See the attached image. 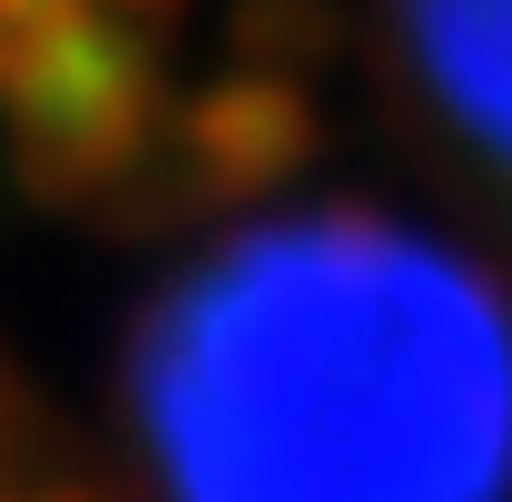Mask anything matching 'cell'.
Returning <instances> with one entry per match:
<instances>
[{
  "label": "cell",
  "mask_w": 512,
  "mask_h": 502,
  "mask_svg": "<svg viewBox=\"0 0 512 502\" xmlns=\"http://www.w3.org/2000/svg\"><path fill=\"white\" fill-rule=\"evenodd\" d=\"M394 20L424 109L512 197V0H394Z\"/></svg>",
  "instance_id": "cell-3"
},
{
  "label": "cell",
  "mask_w": 512,
  "mask_h": 502,
  "mask_svg": "<svg viewBox=\"0 0 512 502\" xmlns=\"http://www.w3.org/2000/svg\"><path fill=\"white\" fill-rule=\"evenodd\" d=\"M79 20H89V0H0V89L40 60L50 40H69Z\"/></svg>",
  "instance_id": "cell-4"
},
{
  "label": "cell",
  "mask_w": 512,
  "mask_h": 502,
  "mask_svg": "<svg viewBox=\"0 0 512 502\" xmlns=\"http://www.w3.org/2000/svg\"><path fill=\"white\" fill-rule=\"evenodd\" d=\"M0 99H10V138H20L30 178L60 188V178H99V168H119L128 148H138L148 69H138V50H128L109 20H79V30L50 40Z\"/></svg>",
  "instance_id": "cell-2"
},
{
  "label": "cell",
  "mask_w": 512,
  "mask_h": 502,
  "mask_svg": "<svg viewBox=\"0 0 512 502\" xmlns=\"http://www.w3.org/2000/svg\"><path fill=\"white\" fill-rule=\"evenodd\" d=\"M30 502H79V493H30Z\"/></svg>",
  "instance_id": "cell-5"
},
{
  "label": "cell",
  "mask_w": 512,
  "mask_h": 502,
  "mask_svg": "<svg viewBox=\"0 0 512 502\" xmlns=\"http://www.w3.org/2000/svg\"><path fill=\"white\" fill-rule=\"evenodd\" d=\"M128 394L158 502H512L503 286L365 207L188 266Z\"/></svg>",
  "instance_id": "cell-1"
}]
</instances>
